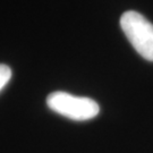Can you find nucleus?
I'll return each instance as SVG.
<instances>
[{
    "label": "nucleus",
    "mask_w": 153,
    "mask_h": 153,
    "mask_svg": "<svg viewBox=\"0 0 153 153\" xmlns=\"http://www.w3.org/2000/svg\"><path fill=\"white\" fill-rule=\"evenodd\" d=\"M47 105L52 111L76 121L90 120L100 112V107L93 99L76 97L62 91L50 93L47 98Z\"/></svg>",
    "instance_id": "nucleus-1"
},
{
    "label": "nucleus",
    "mask_w": 153,
    "mask_h": 153,
    "mask_svg": "<svg viewBox=\"0 0 153 153\" xmlns=\"http://www.w3.org/2000/svg\"><path fill=\"white\" fill-rule=\"evenodd\" d=\"M120 27L137 53L153 61V24L140 13L128 10L120 17Z\"/></svg>",
    "instance_id": "nucleus-2"
},
{
    "label": "nucleus",
    "mask_w": 153,
    "mask_h": 153,
    "mask_svg": "<svg viewBox=\"0 0 153 153\" xmlns=\"http://www.w3.org/2000/svg\"><path fill=\"white\" fill-rule=\"evenodd\" d=\"M11 69L9 66L0 64V91L8 84L11 78Z\"/></svg>",
    "instance_id": "nucleus-3"
}]
</instances>
